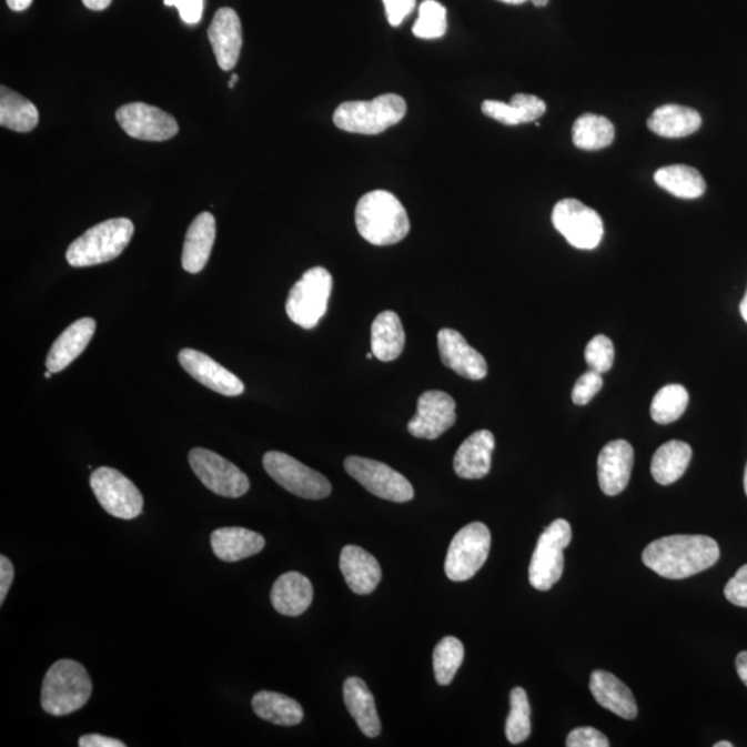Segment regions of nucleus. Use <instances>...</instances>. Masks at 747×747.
<instances>
[{
  "instance_id": "nucleus-20",
  "label": "nucleus",
  "mask_w": 747,
  "mask_h": 747,
  "mask_svg": "<svg viewBox=\"0 0 747 747\" xmlns=\"http://www.w3.org/2000/svg\"><path fill=\"white\" fill-rule=\"evenodd\" d=\"M494 447L496 440L491 431L475 432L460 446L454 457V471L463 480H482L491 472Z\"/></svg>"
},
{
  "instance_id": "nucleus-42",
  "label": "nucleus",
  "mask_w": 747,
  "mask_h": 747,
  "mask_svg": "<svg viewBox=\"0 0 747 747\" xmlns=\"http://www.w3.org/2000/svg\"><path fill=\"white\" fill-rule=\"evenodd\" d=\"M567 747H609V740L598 729L582 727L573 729L566 738Z\"/></svg>"
},
{
  "instance_id": "nucleus-25",
  "label": "nucleus",
  "mask_w": 747,
  "mask_h": 747,
  "mask_svg": "<svg viewBox=\"0 0 747 747\" xmlns=\"http://www.w3.org/2000/svg\"><path fill=\"white\" fill-rule=\"evenodd\" d=\"M273 608L284 616L305 614L313 603L312 582L297 572L281 575L273 584L271 594Z\"/></svg>"
},
{
  "instance_id": "nucleus-16",
  "label": "nucleus",
  "mask_w": 747,
  "mask_h": 747,
  "mask_svg": "<svg viewBox=\"0 0 747 747\" xmlns=\"http://www.w3.org/2000/svg\"><path fill=\"white\" fill-rule=\"evenodd\" d=\"M437 347L443 364L454 373L472 381H481L487 375L485 357L458 331L442 329L437 334Z\"/></svg>"
},
{
  "instance_id": "nucleus-31",
  "label": "nucleus",
  "mask_w": 747,
  "mask_h": 747,
  "mask_svg": "<svg viewBox=\"0 0 747 747\" xmlns=\"http://www.w3.org/2000/svg\"><path fill=\"white\" fill-rule=\"evenodd\" d=\"M252 709L262 720L283 727L297 726L305 716L300 701L272 690L258 693L252 698Z\"/></svg>"
},
{
  "instance_id": "nucleus-47",
  "label": "nucleus",
  "mask_w": 747,
  "mask_h": 747,
  "mask_svg": "<svg viewBox=\"0 0 747 747\" xmlns=\"http://www.w3.org/2000/svg\"><path fill=\"white\" fill-rule=\"evenodd\" d=\"M80 746L81 747H125L127 745L121 743V740H118V739H114V738H109V737H103V735L89 734V735H83V737L80 738Z\"/></svg>"
},
{
  "instance_id": "nucleus-56",
  "label": "nucleus",
  "mask_w": 747,
  "mask_h": 747,
  "mask_svg": "<svg viewBox=\"0 0 747 747\" xmlns=\"http://www.w3.org/2000/svg\"><path fill=\"white\" fill-rule=\"evenodd\" d=\"M744 486H745V493H746V496H747V464H746V470H745Z\"/></svg>"
},
{
  "instance_id": "nucleus-10",
  "label": "nucleus",
  "mask_w": 747,
  "mask_h": 747,
  "mask_svg": "<svg viewBox=\"0 0 747 747\" xmlns=\"http://www.w3.org/2000/svg\"><path fill=\"white\" fill-rule=\"evenodd\" d=\"M91 487L101 507L115 518L131 521L143 513L142 493L120 471L110 467L94 470Z\"/></svg>"
},
{
  "instance_id": "nucleus-29",
  "label": "nucleus",
  "mask_w": 747,
  "mask_h": 747,
  "mask_svg": "<svg viewBox=\"0 0 747 747\" xmlns=\"http://www.w3.org/2000/svg\"><path fill=\"white\" fill-rule=\"evenodd\" d=\"M701 117L689 107L666 104L659 107L649 117L648 128L657 137L678 139L699 131Z\"/></svg>"
},
{
  "instance_id": "nucleus-9",
  "label": "nucleus",
  "mask_w": 747,
  "mask_h": 747,
  "mask_svg": "<svg viewBox=\"0 0 747 747\" xmlns=\"http://www.w3.org/2000/svg\"><path fill=\"white\" fill-rule=\"evenodd\" d=\"M263 467L281 487L297 497L323 499L327 498L333 491L327 477L306 467L289 454L267 452L263 456Z\"/></svg>"
},
{
  "instance_id": "nucleus-32",
  "label": "nucleus",
  "mask_w": 747,
  "mask_h": 747,
  "mask_svg": "<svg viewBox=\"0 0 747 747\" xmlns=\"http://www.w3.org/2000/svg\"><path fill=\"white\" fill-rule=\"evenodd\" d=\"M690 458H693V448L688 443L682 441L665 443L657 448L653 463H650L654 480L663 486L673 485L688 470Z\"/></svg>"
},
{
  "instance_id": "nucleus-51",
  "label": "nucleus",
  "mask_w": 747,
  "mask_h": 747,
  "mask_svg": "<svg viewBox=\"0 0 747 747\" xmlns=\"http://www.w3.org/2000/svg\"><path fill=\"white\" fill-rule=\"evenodd\" d=\"M740 314H743V317H744L745 322L747 323V290H746V294L744 296L743 302H740Z\"/></svg>"
},
{
  "instance_id": "nucleus-8",
  "label": "nucleus",
  "mask_w": 747,
  "mask_h": 747,
  "mask_svg": "<svg viewBox=\"0 0 747 747\" xmlns=\"http://www.w3.org/2000/svg\"><path fill=\"white\" fill-rule=\"evenodd\" d=\"M491 531L482 522L464 526L448 547L445 571L453 582H467L474 577L491 553Z\"/></svg>"
},
{
  "instance_id": "nucleus-12",
  "label": "nucleus",
  "mask_w": 747,
  "mask_h": 747,
  "mask_svg": "<svg viewBox=\"0 0 747 747\" xmlns=\"http://www.w3.org/2000/svg\"><path fill=\"white\" fill-rule=\"evenodd\" d=\"M552 219L554 228L577 250L597 249L604 238L603 219L581 201H559L554 206Z\"/></svg>"
},
{
  "instance_id": "nucleus-38",
  "label": "nucleus",
  "mask_w": 747,
  "mask_h": 747,
  "mask_svg": "<svg viewBox=\"0 0 747 747\" xmlns=\"http://www.w3.org/2000/svg\"><path fill=\"white\" fill-rule=\"evenodd\" d=\"M464 660V645L456 637H445L434 650V672L442 687L452 684Z\"/></svg>"
},
{
  "instance_id": "nucleus-55",
  "label": "nucleus",
  "mask_w": 747,
  "mask_h": 747,
  "mask_svg": "<svg viewBox=\"0 0 747 747\" xmlns=\"http://www.w3.org/2000/svg\"><path fill=\"white\" fill-rule=\"evenodd\" d=\"M734 745L731 743H728V740H723V743H718L715 745V747H733Z\"/></svg>"
},
{
  "instance_id": "nucleus-21",
  "label": "nucleus",
  "mask_w": 747,
  "mask_h": 747,
  "mask_svg": "<svg viewBox=\"0 0 747 747\" xmlns=\"http://www.w3.org/2000/svg\"><path fill=\"white\" fill-rule=\"evenodd\" d=\"M589 690L597 704L615 713L625 720H634L638 715L636 698L619 678L605 670H595L589 678Z\"/></svg>"
},
{
  "instance_id": "nucleus-48",
  "label": "nucleus",
  "mask_w": 747,
  "mask_h": 747,
  "mask_svg": "<svg viewBox=\"0 0 747 747\" xmlns=\"http://www.w3.org/2000/svg\"><path fill=\"white\" fill-rule=\"evenodd\" d=\"M735 666H737L738 676L743 679L744 684L747 687V650L740 653L735 660Z\"/></svg>"
},
{
  "instance_id": "nucleus-13",
  "label": "nucleus",
  "mask_w": 747,
  "mask_h": 747,
  "mask_svg": "<svg viewBox=\"0 0 747 747\" xmlns=\"http://www.w3.org/2000/svg\"><path fill=\"white\" fill-rule=\"evenodd\" d=\"M345 470L376 497L395 503H407L414 498V487L406 476L384 463L352 456L345 460Z\"/></svg>"
},
{
  "instance_id": "nucleus-45",
  "label": "nucleus",
  "mask_w": 747,
  "mask_h": 747,
  "mask_svg": "<svg viewBox=\"0 0 747 747\" xmlns=\"http://www.w3.org/2000/svg\"><path fill=\"white\" fill-rule=\"evenodd\" d=\"M166 6H175L182 20L193 26L201 20L204 0H165Z\"/></svg>"
},
{
  "instance_id": "nucleus-14",
  "label": "nucleus",
  "mask_w": 747,
  "mask_h": 747,
  "mask_svg": "<svg viewBox=\"0 0 747 747\" xmlns=\"http://www.w3.org/2000/svg\"><path fill=\"white\" fill-rule=\"evenodd\" d=\"M115 117L129 137L145 140V142H165V140L175 138L179 132L175 117L154 105L125 104L118 109Z\"/></svg>"
},
{
  "instance_id": "nucleus-5",
  "label": "nucleus",
  "mask_w": 747,
  "mask_h": 747,
  "mask_svg": "<svg viewBox=\"0 0 747 747\" xmlns=\"http://www.w3.org/2000/svg\"><path fill=\"white\" fill-rule=\"evenodd\" d=\"M407 104L398 94H381L370 101H345L334 112V123L341 131L380 134L406 117Z\"/></svg>"
},
{
  "instance_id": "nucleus-41",
  "label": "nucleus",
  "mask_w": 747,
  "mask_h": 747,
  "mask_svg": "<svg viewBox=\"0 0 747 747\" xmlns=\"http://www.w3.org/2000/svg\"><path fill=\"white\" fill-rule=\"evenodd\" d=\"M603 374L589 370V372L584 373L581 378L577 380L575 386H573V403L577 404V406H586V404L592 402L595 395L603 390Z\"/></svg>"
},
{
  "instance_id": "nucleus-36",
  "label": "nucleus",
  "mask_w": 747,
  "mask_h": 747,
  "mask_svg": "<svg viewBox=\"0 0 747 747\" xmlns=\"http://www.w3.org/2000/svg\"><path fill=\"white\" fill-rule=\"evenodd\" d=\"M688 402V391L683 385L663 386L650 404V417L660 425L672 424L682 417L687 410Z\"/></svg>"
},
{
  "instance_id": "nucleus-50",
  "label": "nucleus",
  "mask_w": 747,
  "mask_h": 747,
  "mask_svg": "<svg viewBox=\"0 0 747 747\" xmlns=\"http://www.w3.org/2000/svg\"><path fill=\"white\" fill-rule=\"evenodd\" d=\"M9 8L14 11H22L30 8L32 0H6Z\"/></svg>"
},
{
  "instance_id": "nucleus-33",
  "label": "nucleus",
  "mask_w": 747,
  "mask_h": 747,
  "mask_svg": "<svg viewBox=\"0 0 747 747\" xmlns=\"http://www.w3.org/2000/svg\"><path fill=\"white\" fill-rule=\"evenodd\" d=\"M657 186L678 199L695 200L705 194L706 182L699 171L688 165H670L655 172Z\"/></svg>"
},
{
  "instance_id": "nucleus-15",
  "label": "nucleus",
  "mask_w": 747,
  "mask_h": 747,
  "mask_svg": "<svg viewBox=\"0 0 747 747\" xmlns=\"http://www.w3.org/2000/svg\"><path fill=\"white\" fill-rule=\"evenodd\" d=\"M456 402L442 391L424 392L417 403V414L407 425L410 434L418 440L434 441L456 424Z\"/></svg>"
},
{
  "instance_id": "nucleus-2",
  "label": "nucleus",
  "mask_w": 747,
  "mask_h": 747,
  "mask_svg": "<svg viewBox=\"0 0 747 747\" xmlns=\"http://www.w3.org/2000/svg\"><path fill=\"white\" fill-rule=\"evenodd\" d=\"M355 221L359 234L373 245L401 243L410 232L408 215L402 202L385 190L370 191L359 200Z\"/></svg>"
},
{
  "instance_id": "nucleus-4",
  "label": "nucleus",
  "mask_w": 747,
  "mask_h": 747,
  "mask_svg": "<svg viewBox=\"0 0 747 747\" xmlns=\"http://www.w3.org/2000/svg\"><path fill=\"white\" fill-rule=\"evenodd\" d=\"M134 226L127 218L101 222L72 241L67 262L72 267L101 265L120 256L133 238Z\"/></svg>"
},
{
  "instance_id": "nucleus-39",
  "label": "nucleus",
  "mask_w": 747,
  "mask_h": 747,
  "mask_svg": "<svg viewBox=\"0 0 747 747\" xmlns=\"http://www.w3.org/2000/svg\"><path fill=\"white\" fill-rule=\"evenodd\" d=\"M447 31V11L436 0H424L420 4L418 20L415 21L413 33L421 39H440Z\"/></svg>"
},
{
  "instance_id": "nucleus-22",
  "label": "nucleus",
  "mask_w": 747,
  "mask_h": 747,
  "mask_svg": "<svg viewBox=\"0 0 747 747\" xmlns=\"http://www.w3.org/2000/svg\"><path fill=\"white\" fill-rule=\"evenodd\" d=\"M340 567L347 586L359 595L372 594L382 578L380 562L362 547L342 548Z\"/></svg>"
},
{
  "instance_id": "nucleus-43",
  "label": "nucleus",
  "mask_w": 747,
  "mask_h": 747,
  "mask_svg": "<svg viewBox=\"0 0 747 747\" xmlns=\"http://www.w3.org/2000/svg\"><path fill=\"white\" fill-rule=\"evenodd\" d=\"M724 595L729 603L740 606V608H747V565L735 573V576L724 588Z\"/></svg>"
},
{
  "instance_id": "nucleus-17",
  "label": "nucleus",
  "mask_w": 747,
  "mask_h": 747,
  "mask_svg": "<svg viewBox=\"0 0 747 747\" xmlns=\"http://www.w3.org/2000/svg\"><path fill=\"white\" fill-rule=\"evenodd\" d=\"M179 363L200 384L223 396H239L244 392L243 381L205 353L195 350L179 352Z\"/></svg>"
},
{
  "instance_id": "nucleus-23",
  "label": "nucleus",
  "mask_w": 747,
  "mask_h": 747,
  "mask_svg": "<svg viewBox=\"0 0 747 747\" xmlns=\"http://www.w3.org/2000/svg\"><path fill=\"white\" fill-rule=\"evenodd\" d=\"M95 333V322L92 317H83L72 323L50 347L47 357V369L50 373H60L69 367L77 357L87 350Z\"/></svg>"
},
{
  "instance_id": "nucleus-53",
  "label": "nucleus",
  "mask_w": 747,
  "mask_h": 747,
  "mask_svg": "<svg viewBox=\"0 0 747 747\" xmlns=\"http://www.w3.org/2000/svg\"><path fill=\"white\" fill-rule=\"evenodd\" d=\"M531 2H533L536 8H544V6H547L548 0H531Z\"/></svg>"
},
{
  "instance_id": "nucleus-44",
  "label": "nucleus",
  "mask_w": 747,
  "mask_h": 747,
  "mask_svg": "<svg viewBox=\"0 0 747 747\" xmlns=\"http://www.w3.org/2000/svg\"><path fill=\"white\" fill-rule=\"evenodd\" d=\"M385 4L387 21L392 27H398L404 19L413 13L415 0H382Z\"/></svg>"
},
{
  "instance_id": "nucleus-35",
  "label": "nucleus",
  "mask_w": 747,
  "mask_h": 747,
  "mask_svg": "<svg viewBox=\"0 0 747 747\" xmlns=\"http://www.w3.org/2000/svg\"><path fill=\"white\" fill-rule=\"evenodd\" d=\"M572 140L573 144L581 150H603L614 143V123L605 117L583 114L573 123Z\"/></svg>"
},
{
  "instance_id": "nucleus-46",
  "label": "nucleus",
  "mask_w": 747,
  "mask_h": 747,
  "mask_svg": "<svg viewBox=\"0 0 747 747\" xmlns=\"http://www.w3.org/2000/svg\"><path fill=\"white\" fill-rule=\"evenodd\" d=\"M14 581V566L8 557H0V604L8 597L11 584Z\"/></svg>"
},
{
  "instance_id": "nucleus-6",
  "label": "nucleus",
  "mask_w": 747,
  "mask_h": 747,
  "mask_svg": "<svg viewBox=\"0 0 747 747\" xmlns=\"http://www.w3.org/2000/svg\"><path fill=\"white\" fill-rule=\"evenodd\" d=\"M333 276L324 267H312L292 286L285 312L292 323L305 330L316 327L327 313Z\"/></svg>"
},
{
  "instance_id": "nucleus-1",
  "label": "nucleus",
  "mask_w": 747,
  "mask_h": 747,
  "mask_svg": "<svg viewBox=\"0 0 747 747\" xmlns=\"http://www.w3.org/2000/svg\"><path fill=\"white\" fill-rule=\"evenodd\" d=\"M720 559V547L715 538L701 535L662 537L643 553L645 566L657 575L682 581L715 566Z\"/></svg>"
},
{
  "instance_id": "nucleus-7",
  "label": "nucleus",
  "mask_w": 747,
  "mask_h": 747,
  "mask_svg": "<svg viewBox=\"0 0 747 747\" xmlns=\"http://www.w3.org/2000/svg\"><path fill=\"white\" fill-rule=\"evenodd\" d=\"M572 542V526L565 519L554 521L538 537L529 566L532 587L548 592L562 577L565 567L564 552Z\"/></svg>"
},
{
  "instance_id": "nucleus-3",
  "label": "nucleus",
  "mask_w": 747,
  "mask_h": 747,
  "mask_svg": "<svg viewBox=\"0 0 747 747\" xmlns=\"http://www.w3.org/2000/svg\"><path fill=\"white\" fill-rule=\"evenodd\" d=\"M93 684L81 663L61 659L49 668L43 678L41 705L50 716H69L82 709L91 699Z\"/></svg>"
},
{
  "instance_id": "nucleus-52",
  "label": "nucleus",
  "mask_w": 747,
  "mask_h": 747,
  "mask_svg": "<svg viewBox=\"0 0 747 747\" xmlns=\"http://www.w3.org/2000/svg\"><path fill=\"white\" fill-rule=\"evenodd\" d=\"M498 2L507 3V4H524L527 2V0H498Z\"/></svg>"
},
{
  "instance_id": "nucleus-24",
  "label": "nucleus",
  "mask_w": 747,
  "mask_h": 747,
  "mask_svg": "<svg viewBox=\"0 0 747 747\" xmlns=\"http://www.w3.org/2000/svg\"><path fill=\"white\" fill-rule=\"evenodd\" d=\"M216 239V221L210 212H202L191 222L184 240L182 266L184 271L200 273L210 261Z\"/></svg>"
},
{
  "instance_id": "nucleus-54",
  "label": "nucleus",
  "mask_w": 747,
  "mask_h": 747,
  "mask_svg": "<svg viewBox=\"0 0 747 747\" xmlns=\"http://www.w3.org/2000/svg\"><path fill=\"white\" fill-rule=\"evenodd\" d=\"M239 80H240L239 75L233 74L232 80H230V82H229V88L233 89L235 87V83L239 82Z\"/></svg>"
},
{
  "instance_id": "nucleus-37",
  "label": "nucleus",
  "mask_w": 747,
  "mask_h": 747,
  "mask_svg": "<svg viewBox=\"0 0 747 747\" xmlns=\"http://www.w3.org/2000/svg\"><path fill=\"white\" fill-rule=\"evenodd\" d=\"M511 711L505 724L508 743L519 745L531 737V705L524 688L516 687L509 695Z\"/></svg>"
},
{
  "instance_id": "nucleus-58",
  "label": "nucleus",
  "mask_w": 747,
  "mask_h": 747,
  "mask_svg": "<svg viewBox=\"0 0 747 747\" xmlns=\"http://www.w3.org/2000/svg\"><path fill=\"white\" fill-rule=\"evenodd\" d=\"M366 357L367 359H373L374 357L373 352L367 353Z\"/></svg>"
},
{
  "instance_id": "nucleus-11",
  "label": "nucleus",
  "mask_w": 747,
  "mask_h": 747,
  "mask_svg": "<svg viewBox=\"0 0 747 747\" xmlns=\"http://www.w3.org/2000/svg\"><path fill=\"white\" fill-rule=\"evenodd\" d=\"M189 463L202 485L218 496L239 498L250 491L249 476L216 453L195 447L189 453Z\"/></svg>"
},
{
  "instance_id": "nucleus-26",
  "label": "nucleus",
  "mask_w": 747,
  "mask_h": 747,
  "mask_svg": "<svg viewBox=\"0 0 747 747\" xmlns=\"http://www.w3.org/2000/svg\"><path fill=\"white\" fill-rule=\"evenodd\" d=\"M265 537L244 527H222L211 535L213 554L224 562L254 557L265 548Z\"/></svg>"
},
{
  "instance_id": "nucleus-34",
  "label": "nucleus",
  "mask_w": 747,
  "mask_h": 747,
  "mask_svg": "<svg viewBox=\"0 0 747 747\" xmlns=\"http://www.w3.org/2000/svg\"><path fill=\"white\" fill-rule=\"evenodd\" d=\"M38 122V109L30 100L9 88H0V125L27 133L33 131Z\"/></svg>"
},
{
  "instance_id": "nucleus-49",
  "label": "nucleus",
  "mask_w": 747,
  "mask_h": 747,
  "mask_svg": "<svg viewBox=\"0 0 747 747\" xmlns=\"http://www.w3.org/2000/svg\"><path fill=\"white\" fill-rule=\"evenodd\" d=\"M83 4L87 6L88 9L94 10V11H101L105 10L109 8L111 4L112 0H82Z\"/></svg>"
},
{
  "instance_id": "nucleus-40",
  "label": "nucleus",
  "mask_w": 747,
  "mask_h": 747,
  "mask_svg": "<svg viewBox=\"0 0 747 747\" xmlns=\"http://www.w3.org/2000/svg\"><path fill=\"white\" fill-rule=\"evenodd\" d=\"M584 359L589 370L599 374L608 373L615 362V347L608 336L597 335L588 342Z\"/></svg>"
},
{
  "instance_id": "nucleus-28",
  "label": "nucleus",
  "mask_w": 747,
  "mask_h": 747,
  "mask_svg": "<svg viewBox=\"0 0 747 747\" xmlns=\"http://www.w3.org/2000/svg\"><path fill=\"white\" fill-rule=\"evenodd\" d=\"M344 699L347 711L355 718L361 731L369 738L378 737L381 720L367 684L359 677L347 678L344 683Z\"/></svg>"
},
{
  "instance_id": "nucleus-18",
  "label": "nucleus",
  "mask_w": 747,
  "mask_h": 747,
  "mask_svg": "<svg viewBox=\"0 0 747 747\" xmlns=\"http://www.w3.org/2000/svg\"><path fill=\"white\" fill-rule=\"evenodd\" d=\"M208 38L219 67L223 71L233 70L243 48V28L239 14L230 8L219 9L208 30Z\"/></svg>"
},
{
  "instance_id": "nucleus-27",
  "label": "nucleus",
  "mask_w": 747,
  "mask_h": 747,
  "mask_svg": "<svg viewBox=\"0 0 747 747\" xmlns=\"http://www.w3.org/2000/svg\"><path fill=\"white\" fill-rule=\"evenodd\" d=\"M546 110L547 105L542 99L525 93L514 94L509 104L497 100H486L482 103L483 114L508 127L537 121Z\"/></svg>"
},
{
  "instance_id": "nucleus-19",
  "label": "nucleus",
  "mask_w": 747,
  "mask_h": 747,
  "mask_svg": "<svg viewBox=\"0 0 747 747\" xmlns=\"http://www.w3.org/2000/svg\"><path fill=\"white\" fill-rule=\"evenodd\" d=\"M634 451L630 443L619 440L608 443L598 457V481L606 496H617L630 482Z\"/></svg>"
},
{
  "instance_id": "nucleus-30",
  "label": "nucleus",
  "mask_w": 747,
  "mask_h": 747,
  "mask_svg": "<svg viewBox=\"0 0 747 747\" xmlns=\"http://www.w3.org/2000/svg\"><path fill=\"white\" fill-rule=\"evenodd\" d=\"M406 334L397 313L385 311L375 317L372 325V352L381 362H393L402 355Z\"/></svg>"
},
{
  "instance_id": "nucleus-57",
  "label": "nucleus",
  "mask_w": 747,
  "mask_h": 747,
  "mask_svg": "<svg viewBox=\"0 0 747 747\" xmlns=\"http://www.w3.org/2000/svg\"><path fill=\"white\" fill-rule=\"evenodd\" d=\"M52 374H53V373H50L49 370H48V372L44 373V378H50V376H52Z\"/></svg>"
}]
</instances>
